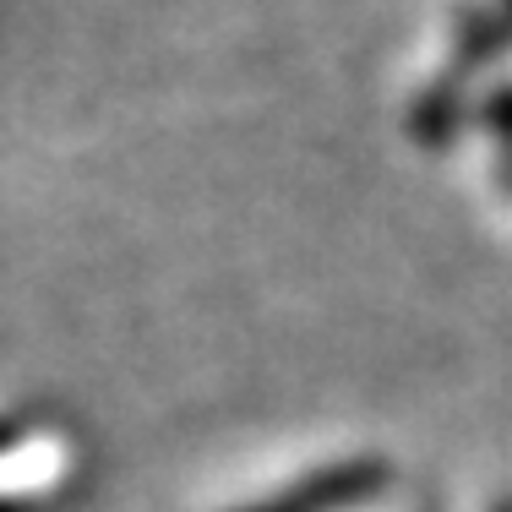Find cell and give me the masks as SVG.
<instances>
[{
  "label": "cell",
  "instance_id": "obj_1",
  "mask_svg": "<svg viewBox=\"0 0 512 512\" xmlns=\"http://www.w3.org/2000/svg\"><path fill=\"white\" fill-rule=\"evenodd\" d=\"M393 480L382 458H349V463H327V469L295 480L289 491H278L273 502H256L246 512H349L360 502H371L382 485Z\"/></svg>",
  "mask_w": 512,
  "mask_h": 512
},
{
  "label": "cell",
  "instance_id": "obj_2",
  "mask_svg": "<svg viewBox=\"0 0 512 512\" xmlns=\"http://www.w3.org/2000/svg\"><path fill=\"white\" fill-rule=\"evenodd\" d=\"M22 442H28V420H6V414H0V458Z\"/></svg>",
  "mask_w": 512,
  "mask_h": 512
},
{
  "label": "cell",
  "instance_id": "obj_3",
  "mask_svg": "<svg viewBox=\"0 0 512 512\" xmlns=\"http://www.w3.org/2000/svg\"><path fill=\"white\" fill-rule=\"evenodd\" d=\"M0 512H39L28 496H0Z\"/></svg>",
  "mask_w": 512,
  "mask_h": 512
},
{
  "label": "cell",
  "instance_id": "obj_4",
  "mask_svg": "<svg viewBox=\"0 0 512 512\" xmlns=\"http://www.w3.org/2000/svg\"><path fill=\"white\" fill-rule=\"evenodd\" d=\"M502 512H512V507H502Z\"/></svg>",
  "mask_w": 512,
  "mask_h": 512
},
{
  "label": "cell",
  "instance_id": "obj_5",
  "mask_svg": "<svg viewBox=\"0 0 512 512\" xmlns=\"http://www.w3.org/2000/svg\"><path fill=\"white\" fill-rule=\"evenodd\" d=\"M507 6H512V0H507Z\"/></svg>",
  "mask_w": 512,
  "mask_h": 512
}]
</instances>
